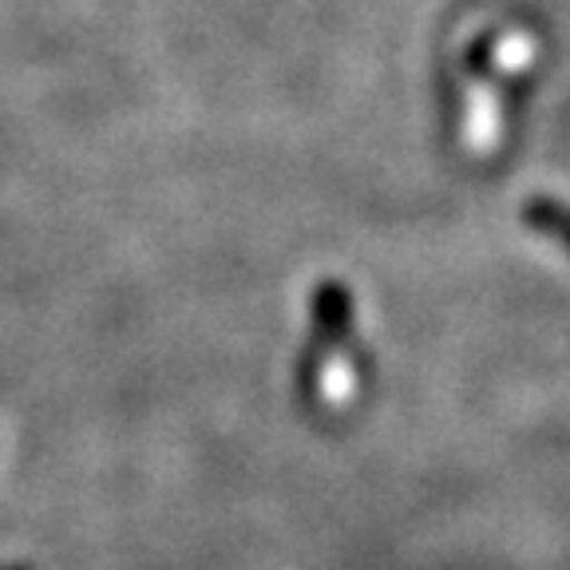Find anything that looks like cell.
I'll return each mask as SVG.
<instances>
[{
	"mask_svg": "<svg viewBox=\"0 0 570 570\" xmlns=\"http://www.w3.org/2000/svg\"><path fill=\"white\" fill-rule=\"evenodd\" d=\"M313 325H317V389L330 404H345L353 396V356H348V330H353V302L337 282H321L313 289Z\"/></svg>",
	"mask_w": 570,
	"mask_h": 570,
	"instance_id": "cell-1",
	"label": "cell"
},
{
	"mask_svg": "<svg viewBox=\"0 0 570 570\" xmlns=\"http://www.w3.org/2000/svg\"><path fill=\"white\" fill-rule=\"evenodd\" d=\"M9 570H20V567H9Z\"/></svg>",
	"mask_w": 570,
	"mask_h": 570,
	"instance_id": "cell-2",
	"label": "cell"
}]
</instances>
